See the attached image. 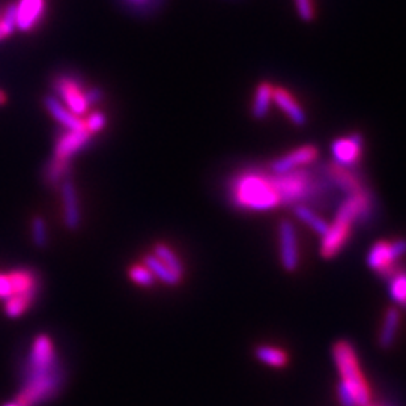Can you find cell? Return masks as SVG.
I'll use <instances>...</instances> for the list:
<instances>
[{"label":"cell","mask_w":406,"mask_h":406,"mask_svg":"<svg viewBox=\"0 0 406 406\" xmlns=\"http://www.w3.org/2000/svg\"><path fill=\"white\" fill-rule=\"evenodd\" d=\"M337 399L340 406H358L355 394L343 382L337 384Z\"/></svg>","instance_id":"f1b7e54d"},{"label":"cell","mask_w":406,"mask_h":406,"mask_svg":"<svg viewBox=\"0 0 406 406\" xmlns=\"http://www.w3.org/2000/svg\"><path fill=\"white\" fill-rule=\"evenodd\" d=\"M13 296V286H11L8 273H0V300H8Z\"/></svg>","instance_id":"4dcf8cb0"},{"label":"cell","mask_w":406,"mask_h":406,"mask_svg":"<svg viewBox=\"0 0 406 406\" xmlns=\"http://www.w3.org/2000/svg\"><path fill=\"white\" fill-rule=\"evenodd\" d=\"M367 406H376V405H372V403H370V405H367Z\"/></svg>","instance_id":"8d00e7d4"},{"label":"cell","mask_w":406,"mask_h":406,"mask_svg":"<svg viewBox=\"0 0 406 406\" xmlns=\"http://www.w3.org/2000/svg\"><path fill=\"white\" fill-rule=\"evenodd\" d=\"M362 149H365V138L358 133L336 138L333 145H331L334 163L345 167H354L358 164L362 155Z\"/></svg>","instance_id":"30bf717a"},{"label":"cell","mask_w":406,"mask_h":406,"mask_svg":"<svg viewBox=\"0 0 406 406\" xmlns=\"http://www.w3.org/2000/svg\"><path fill=\"white\" fill-rule=\"evenodd\" d=\"M154 254L167 266L170 271H173L179 277V279H183L185 268H184L183 262H181V259L178 258L176 253L172 249L167 247L166 244H155Z\"/></svg>","instance_id":"7402d4cb"},{"label":"cell","mask_w":406,"mask_h":406,"mask_svg":"<svg viewBox=\"0 0 406 406\" xmlns=\"http://www.w3.org/2000/svg\"><path fill=\"white\" fill-rule=\"evenodd\" d=\"M55 91L58 93V97L60 98L59 101L70 109L74 114L81 117L88 113L89 110V101L86 91L83 89L81 83L72 76H59L55 80Z\"/></svg>","instance_id":"8992f818"},{"label":"cell","mask_w":406,"mask_h":406,"mask_svg":"<svg viewBox=\"0 0 406 406\" xmlns=\"http://www.w3.org/2000/svg\"><path fill=\"white\" fill-rule=\"evenodd\" d=\"M319 157V149L315 145H304L291 152L273 159L270 163V172L273 173H289L313 164Z\"/></svg>","instance_id":"ba28073f"},{"label":"cell","mask_w":406,"mask_h":406,"mask_svg":"<svg viewBox=\"0 0 406 406\" xmlns=\"http://www.w3.org/2000/svg\"><path fill=\"white\" fill-rule=\"evenodd\" d=\"M331 354H333V361L340 375V382H343L355 394L357 405H370L372 390L367 379L362 375L354 345L348 340H337L331 349Z\"/></svg>","instance_id":"3957f363"},{"label":"cell","mask_w":406,"mask_h":406,"mask_svg":"<svg viewBox=\"0 0 406 406\" xmlns=\"http://www.w3.org/2000/svg\"><path fill=\"white\" fill-rule=\"evenodd\" d=\"M6 37V34H5V30H4V27L0 26V39H4Z\"/></svg>","instance_id":"e575fe53"},{"label":"cell","mask_w":406,"mask_h":406,"mask_svg":"<svg viewBox=\"0 0 406 406\" xmlns=\"http://www.w3.org/2000/svg\"><path fill=\"white\" fill-rule=\"evenodd\" d=\"M400 308L398 307H390L386 315H384V322L379 331V337H378V345L382 349H390L394 341H396L399 328H400Z\"/></svg>","instance_id":"2e32d148"},{"label":"cell","mask_w":406,"mask_h":406,"mask_svg":"<svg viewBox=\"0 0 406 406\" xmlns=\"http://www.w3.org/2000/svg\"><path fill=\"white\" fill-rule=\"evenodd\" d=\"M232 205L249 212H266L282 207V200L271 172L242 170L235 175L228 187Z\"/></svg>","instance_id":"6da1fadb"},{"label":"cell","mask_w":406,"mask_h":406,"mask_svg":"<svg viewBox=\"0 0 406 406\" xmlns=\"http://www.w3.org/2000/svg\"><path fill=\"white\" fill-rule=\"evenodd\" d=\"M373 197L369 190L361 193L345 196L339 205L334 221L329 224L328 230L320 241V256L324 259H333L345 247L351 238L352 229L357 223H366L373 212Z\"/></svg>","instance_id":"7a4b0ae2"},{"label":"cell","mask_w":406,"mask_h":406,"mask_svg":"<svg viewBox=\"0 0 406 406\" xmlns=\"http://www.w3.org/2000/svg\"><path fill=\"white\" fill-rule=\"evenodd\" d=\"M388 282V292L398 308L406 310V270L398 268Z\"/></svg>","instance_id":"44dd1931"},{"label":"cell","mask_w":406,"mask_h":406,"mask_svg":"<svg viewBox=\"0 0 406 406\" xmlns=\"http://www.w3.org/2000/svg\"><path fill=\"white\" fill-rule=\"evenodd\" d=\"M63 381H65V372L62 366L50 372L38 373V375H27L23 378V386L18 391L15 403L20 406H38L46 403L58 396Z\"/></svg>","instance_id":"277c9868"},{"label":"cell","mask_w":406,"mask_h":406,"mask_svg":"<svg viewBox=\"0 0 406 406\" xmlns=\"http://www.w3.org/2000/svg\"><path fill=\"white\" fill-rule=\"evenodd\" d=\"M44 104H46V109L48 110V113L55 117V119L62 126H65V130H71V131L86 130V126H84V121L81 119V117L76 116L70 109H67V107L63 105L59 101V98L55 97V95H48V97H46Z\"/></svg>","instance_id":"9a60e30c"},{"label":"cell","mask_w":406,"mask_h":406,"mask_svg":"<svg viewBox=\"0 0 406 406\" xmlns=\"http://www.w3.org/2000/svg\"><path fill=\"white\" fill-rule=\"evenodd\" d=\"M254 357L262 365L270 366L273 369H284L289 365V354L282 348L271 345H259L254 349Z\"/></svg>","instance_id":"e0dca14e"},{"label":"cell","mask_w":406,"mask_h":406,"mask_svg":"<svg viewBox=\"0 0 406 406\" xmlns=\"http://www.w3.org/2000/svg\"><path fill=\"white\" fill-rule=\"evenodd\" d=\"M17 8V29L21 32L34 30L46 14V0H18Z\"/></svg>","instance_id":"7c38bea8"},{"label":"cell","mask_w":406,"mask_h":406,"mask_svg":"<svg viewBox=\"0 0 406 406\" xmlns=\"http://www.w3.org/2000/svg\"><path fill=\"white\" fill-rule=\"evenodd\" d=\"M4 406H20V405L15 403V402H13V403H8V405H4Z\"/></svg>","instance_id":"d590c367"},{"label":"cell","mask_w":406,"mask_h":406,"mask_svg":"<svg viewBox=\"0 0 406 406\" xmlns=\"http://www.w3.org/2000/svg\"><path fill=\"white\" fill-rule=\"evenodd\" d=\"M324 175L329 181V184L340 190L345 196H352L367 190L365 183L357 176L351 167L340 166L337 163H329L324 167Z\"/></svg>","instance_id":"9c48e42d"},{"label":"cell","mask_w":406,"mask_h":406,"mask_svg":"<svg viewBox=\"0 0 406 406\" xmlns=\"http://www.w3.org/2000/svg\"><path fill=\"white\" fill-rule=\"evenodd\" d=\"M70 172V163L59 162V159L53 158L46 169V181L51 185H58L63 183Z\"/></svg>","instance_id":"cb8c5ba5"},{"label":"cell","mask_w":406,"mask_h":406,"mask_svg":"<svg viewBox=\"0 0 406 406\" xmlns=\"http://www.w3.org/2000/svg\"><path fill=\"white\" fill-rule=\"evenodd\" d=\"M128 275H130V279L138 284V286H143V287H149L152 286L155 282V277L154 274L149 271L145 265H133L130 271H128Z\"/></svg>","instance_id":"d4e9b609"},{"label":"cell","mask_w":406,"mask_h":406,"mask_svg":"<svg viewBox=\"0 0 406 406\" xmlns=\"http://www.w3.org/2000/svg\"><path fill=\"white\" fill-rule=\"evenodd\" d=\"M35 295H13L5 301V313L9 317H18L34 304Z\"/></svg>","instance_id":"603a6c76"},{"label":"cell","mask_w":406,"mask_h":406,"mask_svg":"<svg viewBox=\"0 0 406 406\" xmlns=\"http://www.w3.org/2000/svg\"><path fill=\"white\" fill-rule=\"evenodd\" d=\"M107 119H105V114L101 112H93L88 116V119L84 121V126H86V130L93 134V133H98L101 131L103 128L105 126Z\"/></svg>","instance_id":"83f0119b"},{"label":"cell","mask_w":406,"mask_h":406,"mask_svg":"<svg viewBox=\"0 0 406 406\" xmlns=\"http://www.w3.org/2000/svg\"><path fill=\"white\" fill-rule=\"evenodd\" d=\"M143 265L146 266L149 271L154 274V277H157V279L164 282L169 286H176V284L181 283V280H183V279H179V277L173 271H170L167 266L162 261H159L154 253L145 256Z\"/></svg>","instance_id":"ffe728a7"},{"label":"cell","mask_w":406,"mask_h":406,"mask_svg":"<svg viewBox=\"0 0 406 406\" xmlns=\"http://www.w3.org/2000/svg\"><path fill=\"white\" fill-rule=\"evenodd\" d=\"M0 26L4 27L6 37L11 34H14V30L17 29V8L15 4H11L6 6L4 17L0 18Z\"/></svg>","instance_id":"4316f807"},{"label":"cell","mask_w":406,"mask_h":406,"mask_svg":"<svg viewBox=\"0 0 406 406\" xmlns=\"http://www.w3.org/2000/svg\"><path fill=\"white\" fill-rule=\"evenodd\" d=\"M86 95H88V101L91 105L98 104L103 100V92L98 88H92V89L86 91Z\"/></svg>","instance_id":"1f68e13d"},{"label":"cell","mask_w":406,"mask_h":406,"mask_svg":"<svg viewBox=\"0 0 406 406\" xmlns=\"http://www.w3.org/2000/svg\"><path fill=\"white\" fill-rule=\"evenodd\" d=\"M296 11L304 21H313L315 18V6L312 0H295Z\"/></svg>","instance_id":"f546056e"},{"label":"cell","mask_w":406,"mask_h":406,"mask_svg":"<svg viewBox=\"0 0 406 406\" xmlns=\"http://www.w3.org/2000/svg\"><path fill=\"white\" fill-rule=\"evenodd\" d=\"M6 101V95L4 91H0V104H4Z\"/></svg>","instance_id":"836d02e7"},{"label":"cell","mask_w":406,"mask_h":406,"mask_svg":"<svg viewBox=\"0 0 406 406\" xmlns=\"http://www.w3.org/2000/svg\"><path fill=\"white\" fill-rule=\"evenodd\" d=\"M273 95H274V86L271 83L262 81L258 84V88H256V92H254L253 105H251V114L254 119L261 121L270 113Z\"/></svg>","instance_id":"ac0fdd59"},{"label":"cell","mask_w":406,"mask_h":406,"mask_svg":"<svg viewBox=\"0 0 406 406\" xmlns=\"http://www.w3.org/2000/svg\"><path fill=\"white\" fill-rule=\"evenodd\" d=\"M32 238L37 247H46L48 242V232H47V224L46 220L41 217H35L32 220Z\"/></svg>","instance_id":"484cf974"},{"label":"cell","mask_w":406,"mask_h":406,"mask_svg":"<svg viewBox=\"0 0 406 406\" xmlns=\"http://www.w3.org/2000/svg\"><path fill=\"white\" fill-rule=\"evenodd\" d=\"M406 254V240H381L372 245L367 253V266L382 279L388 280L398 271V262Z\"/></svg>","instance_id":"5b68a950"},{"label":"cell","mask_w":406,"mask_h":406,"mask_svg":"<svg viewBox=\"0 0 406 406\" xmlns=\"http://www.w3.org/2000/svg\"><path fill=\"white\" fill-rule=\"evenodd\" d=\"M91 136L92 134L88 130L81 131L65 130L59 136L56 142L55 159H59V162L63 163H70L71 158L89 143Z\"/></svg>","instance_id":"8fae6325"},{"label":"cell","mask_w":406,"mask_h":406,"mask_svg":"<svg viewBox=\"0 0 406 406\" xmlns=\"http://www.w3.org/2000/svg\"><path fill=\"white\" fill-rule=\"evenodd\" d=\"M279 253L282 266L287 273H295L300 266V244L294 223L280 221L279 226Z\"/></svg>","instance_id":"52a82bcc"},{"label":"cell","mask_w":406,"mask_h":406,"mask_svg":"<svg viewBox=\"0 0 406 406\" xmlns=\"http://www.w3.org/2000/svg\"><path fill=\"white\" fill-rule=\"evenodd\" d=\"M130 2L133 5H136V6H145V5H148L149 2H151V0H130Z\"/></svg>","instance_id":"d6a6232c"},{"label":"cell","mask_w":406,"mask_h":406,"mask_svg":"<svg viewBox=\"0 0 406 406\" xmlns=\"http://www.w3.org/2000/svg\"><path fill=\"white\" fill-rule=\"evenodd\" d=\"M294 212H295V216L298 217V220L303 221L304 224H307V226L312 229L316 235H319L320 238H322L324 235H325V232L328 230L329 224L322 217L317 216V214L310 207H307V205H295L294 207Z\"/></svg>","instance_id":"d6986e66"},{"label":"cell","mask_w":406,"mask_h":406,"mask_svg":"<svg viewBox=\"0 0 406 406\" xmlns=\"http://www.w3.org/2000/svg\"><path fill=\"white\" fill-rule=\"evenodd\" d=\"M62 205H63V218H65V224L70 230L79 229L81 223V214H80V203L76 185L72 181L65 179L62 183Z\"/></svg>","instance_id":"4fadbf2b"},{"label":"cell","mask_w":406,"mask_h":406,"mask_svg":"<svg viewBox=\"0 0 406 406\" xmlns=\"http://www.w3.org/2000/svg\"><path fill=\"white\" fill-rule=\"evenodd\" d=\"M273 101L275 103V105L279 107V109L289 117V121L294 125L298 126H303L307 124V114L304 112V109L301 107V104L296 101V98L294 95L284 89V88H274V95H273Z\"/></svg>","instance_id":"5bb4252c"}]
</instances>
